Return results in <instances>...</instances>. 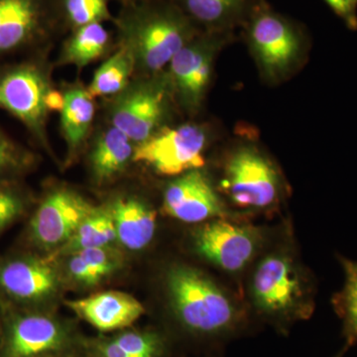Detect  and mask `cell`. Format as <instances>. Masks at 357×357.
<instances>
[{"instance_id":"4fadbf2b","label":"cell","mask_w":357,"mask_h":357,"mask_svg":"<svg viewBox=\"0 0 357 357\" xmlns=\"http://www.w3.org/2000/svg\"><path fill=\"white\" fill-rule=\"evenodd\" d=\"M217 42L213 37L192 39L170 62V77L183 103L199 107L210 84Z\"/></svg>"},{"instance_id":"7a4b0ae2","label":"cell","mask_w":357,"mask_h":357,"mask_svg":"<svg viewBox=\"0 0 357 357\" xmlns=\"http://www.w3.org/2000/svg\"><path fill=\"white\" fill-rule=\"evenodd\" d=\"M178 318L190 330L222 332L234 321L236 311L229 298L204 275L192 268H173L167 278Z\"/></svg>"},{"instance_id":"4316f807","label":"cell","mask_w":357,"mask_h":357,"mask_svg":"<svg viewBox=\"0 0 357 357\" xmlns=\"http://www.w3.org/2000/svg\"><path fill=\"white\" fill-rule=\"evenodd\" d=\"M76 252L84 258L100 280L119 269L121 263L119 253L109 246L82 249Z\"/></svg>"},{"instance_id":"ffe728a7","label":"cell","mask_w":357,"mask_h":357,"mask_svg":"<svg viewBox=\"0 0 357 357\" xmlns=\"http://www.w3.org/2000/svg\"><path fill=\"white\" fill-rule=\"evenodd\" d=\"M176 4L192 22L218 29L243 13L246 0H177Z\"/></svg>"},{"instance_id":"f1b7e54d","label":"cell","mask_w":357,"mask_h":357,"mask_svg":"<svg viewBox=\"0 0 357 357\" xmlns=\"http://www.w3.org/2000/svg\"><path fill=\"white\" fill-rule=\"evenodd\" d=\"M114 342L131 357H155L158 351V340L152 335L126 333Z\"/></svg>"},{"instance_id":"d4e9b609","label":"cell","mask_w":357,"mask_h":357,"mask_svg":"<svg viewBox=\"0 0 357 357\" xmlns=\"http://www.w3.org/2000/svg\"><path fill=\"white\" fill-rule=\"evenodd\" d=\"M66 18L75 28L110 20L107 0H63Z\"/></svg>"},{"instance_id":"9c48e42d","label":"cell","mask_w":357,"mask_h":357,"mask_svg":"<svg viewBox=\"0 0 357 357\" xmlns=\"http://www.w3.org/2000/svg\"><path fill=\"white\" fill-rule=\"evenodd\" d=\"M199 255L229 272L241 271L252 259L259 236L255 229L215 220L204 225L195 236Z\"/></svg>"},{"instance_id":"7c38bea8","label":"cell","mask_w":357,"mask_h":357,"mask_svg":"<svg viewBox=\"0 0 357 357\" xmlns=\"http://www.w3.org/2000/svg\"><path fill=\"white\" fill-rule=\"evenodd\" d=\"M163 210L167 215L188 223L223 217V204L210 181L199 170L183 174L166 188Z\"/></svg>"},{"instance_id":"277c9868","label":"cell","mask_w":357,"mask_h":357,"mask_svg":"<svg viewBox=\"0 0 357 357\" xmlns=\"http://www.w3.org/2000/svg\"><path fill=\"white\" fill-rule=\"evenodd\" d=\"M222 187L237 206L266 208L278 197V175L257 150L244 147L234 152L227 161Z\"/></svg>"},{"instance_id":"e575fe53","label":"cell","mask_w":357,"mask_h":357,"mask_svg":"<svg viewBox=\"0 0 357 357\" xmlns=\"http://www.w3.org/2000/svg\"><path fill=\"white\" fill-rule=\"evenodd\" d=\"M349 1H351V3H352V4H354V2H356V0H349Z\"/></svg>"},{"instance_id":"8fae6325","label":"cell","mask_w":357,"mask_h":357,"mask_svg":"<svg viewBox=\"0 0 357 357\" xmlns=\"http://www.w3.org/2000/svg\"><path fill=\"white\" fill-rule=\"evenodd\" d=\"M50 263L32 255H18L0 261V292L18 305H32L50 297L58 287Z\"/></svg>"},{"instance_id":"30bf717a","label":"cell","mask_w":357,"mask_h":357,"mask_svg":"<svg viewBox=\"0 0 357 357\" xmlns=\"http://www.w3.org/2000/svg\"><path fill=\"white\" fill-rule=\"evenodd\" d=\"M165 109V91L158 84H141L124 89L112 110V126L136 144L156 132Z\"/></svg>"},{"instance_id":"d6986e66","label":"cell","mask_w":357,"mask_h":357,"mask_svg":"<svg viewBox=\"0 0 357 357\" xmlns=\"http://www.w3.org/2000/svg\"><path fill=\"white\" fill-rule=\"evenodd\" d=\"M93 96L86 89L73 88L65 93L62 130L70 152L76 151L88 135L95 116Z\"/></svg>"},{"instance_id":"9a60e30c","label":"cell","mask_w":357,"mask_h":357,"mask_svg":"<svg viewBox=\"0 0 357 357\" xmlns=\"http://www.w3.org/2000/svg\"><path fill=\"white\" fill-rule=\"evenodd\" d=\"M256 304L270 314L292 309L301 295L299 279L292 262L282 255H270L260 262L253 276Z\"/></svg>"},{"instance_id":"44dd1931","label":"cell","mask_w":357,"mask_h":357,"mask_svg":"<svg viewBox=\"0 0 357 357\" xmlns=\"http://www.w3.org/2000/svg\"><path fill=\"white\" fill-rule=\"evenodd\" d=\"M135 60L132 53L126 47L109 58L96 70L93 81L89 84V95L95 96H112L121 93L126 88L129 77L132 74Z\"/></svg>"},{"instance_id":"2e32d148","label":"cell","mask_w":357,"mask_h":357,"mask_svg":"<svg viewBox=\"0 0 357 357\" xmlns=\"http://www.w3.org/2000/svg\"><path fill=\"white\" fill-rule=\"evenodd\" d=\"M67 305L77 316L102 332L132 325L144 312L139 301L119 291H107L84 299L69 301Z\"/></svg>"},{"instance_id":"ba28073f","label":"cell","mask_w":357,"mask_h":357,"mask_svg":"<svg viewBox=\"0 0 357 357\" xmlns=\"http://www.w3.org/2000/svg\"><path fill=\"white\" fill-rule=\"evenodd\" d=\"M66 333L50 317L11 311L4 321L2 357H41L64 345Z\"/></svg>"},{"instance_id":"836d02e7","label":"cell","mask_w":357,"mask_h":357,"mask_svg":"<svg viewBox=\"0 0 357 357\" xmlns=\"http://www.w3.org/2000/svg\"><path fill=\"white\" fill-rule=\"evenodd\" d=\"M342 356H344V352H340V354H338V356H337L335 357H342Z\"/></svg>"},{"instance_id":"cb8c5ba5","label":"cell","mask_w":357,"mask_h":357,"mask_svg":"<svg viewBox=\"0 0 357 357\" xmlns=\"http://www.w3.org/2000/svg\"><path fill=\"white\" fill-rule=\"evenodd\" d=\"M26 150L0 131V185L9 184L31 165Z\"/></svg>"},{"instance_id":"83f0119b","label":"cell","mask_w":357,"mask_h":357,"mask_svg":"<svg viewBox=\"0 0 357 357\" xmlns=\"http://www.w3.org/2000/svg\"><path fill=\"white\" fill-rule=\"evenodd\" d=\"M22 196L9 184L0 185V234L24 213Z\"/></svg>"},{"instance_id":"484cf974","label":"cell","mask_w":357,"mask_h":357,"mask_svg":"<svg viewBox=\"0 0 357 357\" xmlns=\"http://www.w3.org/2000/svg\"><path fill=\"white\" fill-rule=\"evenodd\" d=\"M347 283L342 295V314L351 337L357 338V263L345 262Z\"/></svg>"},{"instance_id":"6da1fadb","label":"cell","mask_w":357,"mask_h":357,"mask_svg":"<svg viewBox=\"0 0 357 357\" xmlns=\"http://www.w3.org/2000/svg\"><path fill=\"white\" fill-rule=\"evenodd\" d=\"M119 26L135 64L151 74L170 64L196 35L192 21L176 4H132L122 13Z\"/></svg>"},{"instance_id":"4dcf8cb0","label":"cell","mask_w":357,"mask_h":357,"mask_svg":"<svg viewBox=\"0 0 357 357\" xmlns=\"http://www.w3.org/2000/svg\"><path fill=\"white\" fill-rule=\"evenodd\" d=\"M47 110L62 112L65 107V95L56 89H49L45 98Z\"/></svg>"},{"instance_id":"52a82bcc","label":"cell","mask_w":357,"mask_h":357,"mask_svg":"<svg viewBox=\"0 0 357 357\" xmlns=\"http://www.w3.org/2000/svg\"><path fill=\"white\" fill-rule=\"evenodd\" d=\"M249 41L258 62L268 76L289 72L299 58L302 42L297 30L278 14L261 9L249 25Z\"/></svg>"},{"instance_id":"1f68e13d","label":"cell","mask_w":357,"mask_h":357,"mask_svg":"<svg viewBox=\"0 0 357 357\" xmlns=\"http://www.w3.org/2000/svg\"><path fill=\"white\" fill-rule=\"evenodd\" d=\"M326 1L338 15L349 18V20L352 17V6H354V4L349 0H326Z\"/></svg>"},{"instance_id":"e0dca14e","label":"cell","mask_w":357,"mask_h":357,"mask_svg":"<svg viewBox=\"0 0 357 357\" xmlns=\"http://www.w3.org/2000/svg\"><path fill=\"white\" fill-rule=\"evenodd\" d=\"M117 238L130 250H140L151 243L156 230V211L135 199L115 202L112 210Z\"/></svg>"},{"instance_id":"603a6c76","label":"cell","mask_w":357,"mask_h":357,"mask_svg":"<svg viewBox=\"0 0 357 357\" xmlns=\"http://www.w3.org/2000/svg\"><path fill=\"white\" fill-rule=\"evenodd\" d=\"M109 34L102 23L77 28L64 49V61L82 68L100 58L107 50Z\"/></svg>"},{"instance_id":"ac0fdd59","label":"cell","mask_w":357,"mask_h":357,"mask_svg":"<svg viewBox=\"0 0 357 357\" xmlns=\"http://www.w3.org/2000/svg\"><path fill=\"white\" fill-rule=\"evenodd\" d=\"M133 142L114 126L96 141L91 154V168L98 181L109 180L128 165L133 158Z\"/></svg>"},{"instance_id":"8992f818","label":"cell","mask_w":357,"mask_h":357,"mask_svg":"<svg viewBox=\"0 0 357 357\" xmlns=\"http://www.w3.org/2000/svg\"><path fill=\"white\" fill-rule=\"evenodd\" d=\"M48 83L43 70L32 63L0 72V109L20 119L37 137H43Z\"/></svg>"},{"instance_id":"d6a6232c","label":"cell","mask_w":357,"mask_h":357,"mask_svg":"<svg viewBox=\"0 0 357 357\" xmlns=\"http://www.w3.org/2000/svg\"><path fill=\"white\" fill-rule=\"evenodd\" d=\"M100 357H131L114 340L100 347Z\"/></svg>"},{"instance_id":"5b68a950","label":"cell","mask_w":357,"mask_h":357,"mask_svg":"<svg viewBox=\"0 0 357 357\" xmlns=\"http://www.w3.org/2000/svg\"><path fill=\"white\" fill-rule=\"evenodd\" d=\"M95 210L76 192L67 190L51 192L30 220L28 241L45 251L63 246Z\"/></svg>"},{"instance_id":"7402d4cb","label":"cell","mask_w":357,"mask_h":357,"mask_svg":"<svg viewBox=\"0 0 357 357\" xmlns=\"http://www.w3.org/2000/svg\"><path fill=\"white\" fill-rule=\"evenodd\" d=\"M115 238H117L116 230L112 213L96 208L62 246L61 252L70 255L82 249L109 246Z\"/></svg>"},{"instance_id":"3957f363","label":"cell","mask_w":357,"mask_h":357,"mask_svg":"<svg viewBox=\"0 0 357 357\" xmlns=\"http://www.w3.org/2000/svg\"><path fill=\"white\" fill-rule=\"evenodd\" d=\"M206 132L197 124H183L154 132L134 150L133 160L161 175L176 176L204 165Z\"/></svg>"},{"instance_id":"f546056e","label":"cell","mask_w":357,"mask_h":357,"mask_svg":"<svg viewBox=\"0 0 357 357\" xmlns=\"http://www.w3.org/2000/svg\"><path fill=\"white\" fill-rule=\"evenodd\" d=\"M70 258L68 262V271L74 280L84 285H95L100 281L98 275L95 273L91 266L84 261L83 257L77 252L70 253Z\"/></svg>"},{"instance_id":"5bb4252c","label":"cell","mask_w":357,"mask_h":357,"mask_svg":"<svg viewBox=\"0 0 357 357\" xmlns=\"http://www.w3.org/2000/svg\"><path fill=\"white\" fill-rule=\"evenodd\" d=\"M48 22L46 0H0V58L34 43Z\"/></svg>"}]
</instances>
